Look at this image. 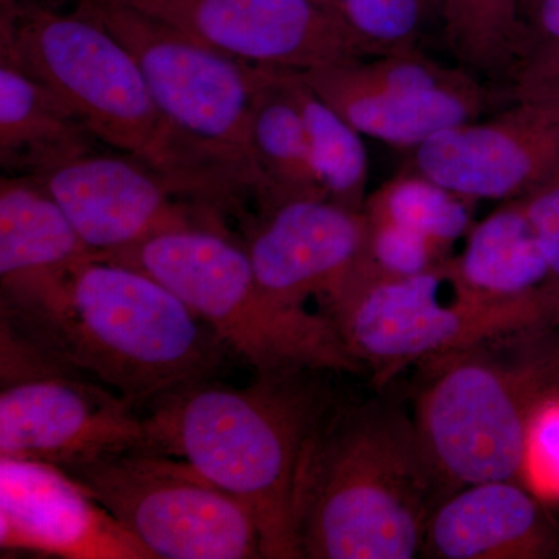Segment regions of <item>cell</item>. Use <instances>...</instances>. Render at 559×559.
<instances>
[{
	"label": "cell",
	"mask_w": 559,
	"mask_h": 559,
	"mask_svg": "<svg viewBox=\"0 0 559 559\" xmlns=\"http://www.w3.org/2000/svg\"><path fill=\"white\" fill-rule=\"evenodd\" d=\"M0 305L2 325L134 407L210 380L229 352L167 286L97 255Z\"/></svg>",
	"instance_id": "cell-1"
},
{
	"label": "cell",
	"mask_w": 559,
	"mask_h": 559,
	"mask_svg": "<svg viewBox=\"0 0 559 559\" xmlns=\"http://www.w3.org/2000/svg\"><path fill=\"white\" fill-rule=\"evenodd\" d=\"M444 498L414 415L392 400L334 399L297 469L293 516L300 557H418Z\"/></svg>",
	"instance_id": "cell-2"
},
{
	"label": "cell",
	"mask_w": 559,
	"mask_h": 559,
	"mask_svg": "<svg viewBox=\"0 0 559 559\" xmlns=\"http://www.w3.org/2000/svg\"><path fill=\"white\" fill-rule=\"evenodd\" d=\"M329 371L257 373L246 388L204 380L151 404L154 451L186 460L240 499L259 525L263 558L300 557L294 487L308 437L334 396Z\"/></svg>",
	"instance_id": "cell-3"
},
{
	"label": "cell",
	"mask_w": 559,
	"mask_h": 559,
	"mask_svg": "<svg viewBox=\"0 0 559 559\" xmlns=\"http://www.w3.org/2000/svg\"><path fill=\"white\" fill-rule=\"evenodd\" d=\"M423 367L412 415L447 496L520 480L530 421L559 395V323L499 334Z\"/></svg>",
	"instance_id": "cell-4"
},
{
	"label": "cell",
	"mask_w": 559,
	"mask_h": 559,
	"mask_svg": "<svg viewBox=\"0 0 559 559\" xmlns=\"http://www.w3.org/2000/svg\"><path fill=\"white\" fill-rule=\"evenodd\" d=\"M0 51L64 102L95 138L145 162L182 193H205L212 170L179 138L151 97L120 39L75 10L2 7Z\"/></svg>",
	"instance_id": "cell-5"
},
{
	"label": "cell",
	"mask_w": 559,
	"mask_h": 559,
	"mask_svg": "<svg viewBox=\"0 0 559 559\" xmlns=\"http://www.w3.org/2000/svg\"><path fill=\"white\" fill-rule=\"evenodd\" d=\"M97 257L167 286L257 373H366L329 316L272 299L257 282L245 246L216 224L175 227Z\"/></svg>",
	"instance_id": "cell-6"
},
{
	"label": "cell",
	"mask_w": 559,
	"mask_h": 559,
	"mask_svg": "<svg viewBox=\"0 0 559 559\" xmlns=\"http://www.w3.org/2000/svg\"><path fill=\"white\" fill-rule=\"evenodd\" d=\"M447 263L414 277H380L359 270L322 301L352 355L378 388L414 364L443 358L511 331L558 325L559 307L550 301H492L471 296L455 280L450 299Z\"/></svg>",
	"instance_id": "cell-7"
},
{
	"label": "cell",
	"mask_w": 559,
	"mask_h": 559,
	"mask_svg": "<svg viewBox=\"0 0 559 559\" xmlns=\"http://www.w3.org/2000/svg\"><path fill=\"white\" fill-rule=\"evenodd\" d=\"M76 11L127 46L162 116L183 142L263 197L250 150L257 95L274 70L227 57L121 0H80Z\"/></svg>",
	"instance_id": "cell-8"
},
{
	"label": "cell",
	"mask_w": 559,
	"mask_h": 559,
	"mask_svg": "<svg viewBox=\"0 0 559 559\" xmlns=\"http://www.w3.org/2000/svg\"><path fill=\"white\" fill-rule=\"evenodd\" d=\"M157 559L263 558L255 518L186 460L135 450L62 468Z\"/></svg>",
	"instance_id": "cell-9"
},
{
	"label": "cell",
	"mask_w": 559,
	"mask_h": 559,
	"mask_svg": "<svg viewBox=\"0 0 559 559\" xmlns=\"http://www.w3.org/2000/svg\"><path fill=\"white\" fill-rule=\"evenodd\" d=\"M135 450H153L145 415L0 323V459L62 469Z\"/></svg>",
	"instance_id": "cell-10"
},
{
	"label": "cell",
	"mask_w": 559,
	"mask_h": 559,
	"mask_svg": "<svg viewBox=\"0 0 559 559\" xmlns=\"http://www.w3.org/2000/svg\"><path fill=\"white\" fill-rule=\"evenodd\" d=\"M299 75L364 138L407 150L511 102L506 87L491 86L463 66H444L421 49L341 62Z\"/></svg>",
	"instance_id": "cell-11"
},
{
	"label": "cell",
	"mask_w": 559,
	"mask_h": 559,
	"mask_svg": "<svg viewBox=\"0 0 559 559\" xmlns=\"http://www.w3.org/2000/svg\"><path fill=\"white\" fill-rule=\"evenodd\" d=\"M255 68L310 72L362 60L336 10L314 0H121Z\"/></svg>",
	"instance_id": "cell-12"
},
{
	"label": "cell",
	"mask_w": 559,
	"mask_h": 559,
	"mask_svg": "<svg viewBox=\"0 0 559 559\" xmlns=\"http://www.w3.org/2000/svg\"><path fill=\"white\" fill-rule=\"evenodd\" d=\"M407 170L466 200H524L559 180V108L511 100L412 150Z\"/></svg>",
	"instance_id": "cell-13"
},
{
	"label": "cell",
	"mask_w": 559,
	"mask_h": 559,
	"mask_svg": "<svg viewBox=\"0 0 559 559\" xmlns=\"http://www.w3.org/2000/svg\"><path fill=\"white\" fill-rule=\"evenodd\" d=\"M31 178L57 201L95 255L175 227L207 223L176 200L182 191L173 180L131 154L87 151Z\"/></svg>",
	"instance_id": "cell-14"
},
{
	"label": "cell",
	"mask_w": 559,
	"mask_h": 559,
	"mask_svg": "<svg viewBox=\"0 0 559 559\" xmlns=\"http://www.w3.org/2000/svg\"><path fill=\"white\" fill-rule=\"evenodd\" d=\"M366 242L364 212L329 198H296L267 204L242 246L261 288L286 307H304L310 297L330 299L348 282Z\"/></svg>",
	"instance_id": "cell-15"
},
{
	"label": "cell",
	"mask_w": 559,
	"mask_h": 559,
	"mask_svg": "<svg viewBox=\"0 0 559 559\" xmlns=\"http://www.w3.org/2000/svg\"><path fill=\"white\" fill-rule=\"evenodd\" d=\"M0 547L69 559H153L58 466L0 459Z\"/></svg>",
	"instance_id": "cell-16"
},
{
	"label": "cell",
	"mask_w": 559,
	"mask_h": 559,
	"mask_svg": "<svg viewBox=\"0 0 559 559\" xmlns=\"http://www.w3.org/2000/svg\"><path fill=\"white\" fill-rule=\"evenodd\" d=\"M423 557L559 559V525L521 480H487L447 496L430 516Z\"/></svg>",
	"instance_id": "cell-17"
},
{
	"label": "cell",
	"mask_w": 559,
	"mask_h": 559,
	"mask_svg": "<svg viewBox=\"0 0 559 559\" xmlns=\"http://www.w3.org/2000/svg\"><path fill=\"white\" fill-rule=\"evenodd\" d=\"M94 255L35 179L0 180V296L47 285Z\"/></svg>",
	"instance_id": "cell-18"
},
{
	"label": "cell",
	"mask_w": 559,
	"mask_h": 559,
	"mask_svg": "<svg viewBox=\"0 0 559 559\" xmlns=\"http://www.w3.org/2000/svg\"><path fill=\"white\" fill-rule=\"evenodd\" d=\"M455 283L479 299L550 301L549 270L522 200L506 201L474 223L459 255L450 260Z\"/></svg>",
	"instance_id": "cell-19"
},
{
	"label": "cell",
	"mask_w": 559,
	"mask_h": 559,
	"mask_svg": "<svg viewBox=\"0 0 559 559\" xmlns=\"http://www.w3.org/2000/svg\"><path fill=\"white\" fill-rule=\"evenodd\" d=\"M97 139L83 120L28 75L21 66L0 57V160L3 167L32 176L58 162L92 151Z\"/></svg>",
	"instance_id": "cell-20"
},
{
	"label": "cell",
	"mask_w": 559,
	"mask_h": 559,
	"mask_svg": "<svg viewBox=\"0 0 559 559\" xmlns=\"http://www.w3.org/2000/svg\"><path fill=\"white\" fill-rule=\"evenodd\" d=\"M250 150L266 205L296 198H326L290 87V72L274 70L260 87L250 119Z\"/></svg>",
	"instance_id": "cell-21"
},
{
	"label": "cell",
	"mask_w": 559,
	"mask_h": 559,
	"mask_svg": "<svg viewBox=\"0 0 559 559\" xmlns=\"http://www.w3.org/2000/svg\"><path fill=\"white\" fill-rule=\"evenodd\" d=\"M440 28L459 64L492 83H509L532 40L520 0H443Z\"/></svg>",
	"instance_id": "cell-22"
},
{
	"label": "cell",
	"mask_w": 559,
	"mask_h": 559,
	"mask_svg": "<svg viewBox=\"0 0 559 559\" xmlns=\"http://www.w3.org/2000/svg\"><path fill=\"white\" fill-rule=\"evenodd\" d=\"M290 87L299 105L316 173L329 200L364 212L369 198V154L364 135L290 72Z\"/></svg>",
	"instance_id": "cell-23"
},
{
	"label": "cell",
	"mask_w": 559,
	"mask_h": 559,
	"mask_svg": "<svg viewBox=\"0 0 559 559\" xmlns=\"http://www.w3.org/2000/svg\"><path fill=\"white\" fill-rule=\"evenodd\" d=\"M477 202L406 170L369 194L364 213L428 238L452 255L455 242L473 227Z\"/></svg>",
	"instance_id": "cell-24"
},
{
	"label": "cell",
	"mask_w": 559,
	"mask_h": 559,
	"mask_svg": "<svg viewBox=\"0 0 559 559\" xmlns=\"http://www.w3.org/2000/svg\"><path fill=\"white\" fill-rule=\"evenodd\" d=\"M337 14L364 58L419 49L423 36L441 25L443 0H337Z\"/></svg>",
	"instance_id": "cell-25"
},
{
	"label": "cell",
	"mask_w": 559,
	"mask_h": 559,
	"mask_svg": "<svg viewBox=\"0 0 559 559\" xmlns=\"http://www.w3.org/2000/svg\"><path fill=\"white\" fill-rule=\"evenodd\" d=\"M366 215V213H364ZM367 219L364 266L380 277H414L436 270L452 257L428 238L389 221Z\"/></svg>",
	"instance_id": "cell-26"
},
{
	"label": "cell",
	"mask_w": 559,
	"mask_h": 559,
	"mask_svg": "<svg viewBox=\"0 0 559 559\" xmlns=\"http://www.w3.org/2000/svg\"><path fill=\"white\" fill-rule=\"evenodd\" d=\"M520 480L547 507H559V395L540 404L530 421Z\"/></svg>",
	"instance_id": "cell-27"
},
{
	"label": "cell",
	"mask_w": 559,
	"mask_h": 559,
	"mask_svg": "<svg viewBox=\"0 0 559 559\" xmlns=\"http://www.w3.org/2000/svg\"><path fill=\"white\" fill-rule=\"evenodd\" d=\"M511 100H528L559 108V40H530L506 84Z\"/></svg>",
	"instance_id": "cell-28"
},
{
	"label": "cell",
	"mask_w": 559,
	"mask_h": 559,
	"mask_svg": "<svg viewBox=\"0 0 559 559\" xmlns=\"http://www.w3.org/2000/svg\"><path fill=\"white\" fill-rule=\"evenodd\" d=\"M549 270V286L559 301V180L522 200Z\"/></svg>",
	"instance_id": "cell-29"
},
{
	"label": "cell",
	"mask_w": 559,
	"mask_h": 559,
	"mask_svg": "<svg viewBox=\"0 0 559 559\" xmlns=\"http://www.w3.org/2000/svg\"><path fill=\"white\" fill-rule=\"evenodd\" d=\"M520 11L532 38L559 40V0H520Z\"/></svg>",
	"instance_id": "cell-30"
},
{
	"label": "cell",
	"mask_w": 559,
	"mask_h": 559,
	"mask_svg": "<svg viewBox=\"0 0 559 559\" xmlns=\"http://www.w3.org/2000/svg\"><path fill=\"white\" fill-rule=\"evenodd\" d=\"M2 2V7H10V5H20V3H28L32 2V0H0Z\"/></svg>",
	"instance_id": "cell-31"
},
{
	"label": "cell",
	"mask_w": 559,
	"mask_h": 559,
	"mask_svg": "<svg viewBox=\"0 0 559 559\" xmlns=\"http://www.w3.org/2000/svg\"><path fill=\"white\" fill-rule=\"evenodd\" d=\"M314 2L320 3V5L326 7V9H336L337 0H314Z\"/></svg>",
	"instance_id": "cell-32"
}]
</instances>
